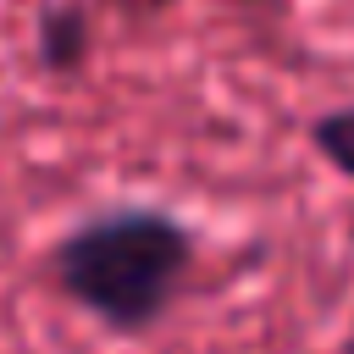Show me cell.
Instances as JSON below:
<instances>
[{
  "mask_svg": "<svg viewBox=\"0 0 354 354\" xmlns=\"http://www.w3.org/2000/svg\"><path fill=\"white\" fill-rule=\"evenodd\" d=\"M194 260V238L177 216L127 205L88 216L55 243V282L100 315L111 332H144L166 315Z\"/></svg>",
  "mask_w": 354,
  "mask_h": 354,
  "instance_id": "obj_1",
  "label": "cell"
},
{
  "mask_svg": "<svg viewBox=\"0 0 354 354\" xmlns=\"http://www.w3.org/2000/svg\"><path fill=\"white\" fill-rule=\"evenodd\" d=\"M88 50V17L83 6H50L39 17V61L50 72H72Z\"/></svg>",
  "mask_w": 354,
  "mask_h": 354,
  "instance_id": "obj_2",
  "label": "cell"
},
{
  "mask_svg": "<svg viewBox=\"0 0 354 354\" xmlns=\"http://www.w3.org/2000/svg\"><path fill=\"white\" fill-rule=\"evenodd\" d=\"M310 138H315V149H321V155H326L337 171H348V177H354V105L315 116Z\"/></svg>",
  "mask_w": 354,
  "mask_h": 354,
  "instance_id": "obj_3",
  "label": "cell"
}]
</instances>
